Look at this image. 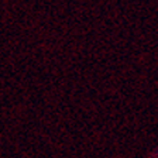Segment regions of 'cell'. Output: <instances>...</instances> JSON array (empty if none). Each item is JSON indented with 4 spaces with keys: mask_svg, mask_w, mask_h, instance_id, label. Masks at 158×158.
<instances>
[{
    "mask_svg": "<svg viewBox=\"0 0 158 158\" xmlns=\"http://www.w3.org/2000/svg\"><path fill=\"white\" fill-rule=\"evenodd\" d=\"M148 158H158V147L154 148L151 152H150V155H148Z\"/></svg>",
    "mask_w": 158,
    "mask_h": 158,
    "instance_id": "6da1fadb",
    "label": "cell"
}]
</instances>
